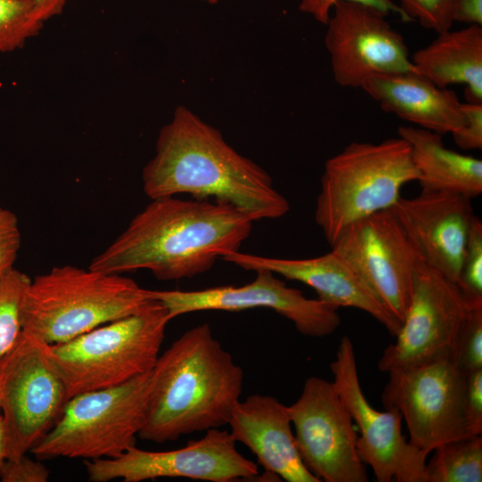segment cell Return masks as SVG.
<instances>
[{"mask_svg": "<svg viewBox=\"0 0 482 482\" xmlns=\"http://www.w3.org/2000/svg\"><path fill=\"white\" fill-rule=\"evenodd\" d=\"M465 124L452 135L455 144L464 150L482 148V104L462 103Z\"/></svg>", "mask_w": 482, "mask_h": 482, "instance_id": "cell-32", "label": "cell"}, {"mask_svg": "<svg viewBox=\"0 0 482 482\" xmlns=\"http://www.w3.org/2000/svg\"><path fill=\"white\" fill-rule=\"evenodd\" d=\"M21 248V231L17 216L0 206V273L12 268Z\"/></svg>", "mask_w": 482, "mask_h": 482, "instance_id": "cell-30", "label": "cell"}, {"mask_svg": "<svg viewBox=\"0 0 482 482\" xmlns=\"http://www.w3.org/2000/svg\"><path fill=\"white\" fill-rule=\"evenodd\" d=\"M6 461L5 433L2 414H0V471Z\"/></svg>", "mask_w": 482, "mask_h": 482, "instance_id": "cell-36", "label": "cell"}, {"mask_svg": "<svg viewBox=\"0 0 482 482\" xmlns=\"http://www.w3.org/2000/svg\"><path fill=\"white\" fill-rule=\"evenodd\" d=\"M49 470L39 460L34 461L26 455L19 460H6L1 471L3 482H46Z\"/></svg>", "mask_w": 482, "mask_h": 482, "instance_id": "cell-33", "label": "cell"}, {"mask_svg": "<svg viewBox=\"0 0 482 482\" xmlns=\"http://www.w3.org/2000/svg\"><path fill=\"white\" fill-rule=\"evenodd\" d=\"M228 425L268 473L288 482H320L300 457L288 407L275 397L254 394L240 400Z\"/></svg>", "mask_w": 482, "mask_h": 482, "instance_id": "cell-19", "label": "cell"}, {"mask_svg": "<svg viewBox=\"0 0 482 482\" xmlns=\"http://www.w3.org/2000/svg\"><path fill=\"white\" fill-rule=\"evenodd\" d=\"M205 1H207L211 4H216L218 2V0H205Z\"/></svg>", "mask_w": 482, "mask_h": 482, "instance_id": "cell-37", "label": "cell"}, {"mask_svg": "<svg viewBox=\"0 0 482 482\" xmlns=\"http://www.w3.org/2000/svg\"><path fill=\"white\" fill-rule=\"evenodd\" d=\"M342 1L354 2L375 8L387 15L390 12L396 13L404 21H410L401 8L391 0H301L299 10L310 14L318 22L327 25L330 12L334 6Z\"/></svg>", "mask_w": 482, "mask_h": 482, "instance_id": "cell-29", "label": "cell"}, {"mask_svg": "<svg viewBox=\"0 0 482 482\" xmlns=\"http://www.w3.org/2000/svg\"><path fill=\"white\" fill-rule=\"evenodd\" d=\"M68 401L49 345L21 332L0 361V408L6 460L25 456L52 428Z\"/></svg>", "mask_w": 482, "mask_h": 482, "instance_id": "cell-8", "label": "cell"}, {"mask_svg": "<svg viewBox=\"0 0 482 482\" xmlns=\"http://www.w3.org/2000/svg\"><path fill=\"white\" fill-rule=\"evenodd\" d=\"M255 272L256 278L241 287L220 286L195 291L148 289V293L152 299L162 303L171 320L201 311L268 308L290 320L306 337H324L337 330L341 322L337 309L318 298L305 297L270 270Z\"/></svg>", "mask_w": 482, "mask_h": 482, "instance_id": "cell-15", "label": "cell"}, {"mask_svg": "<svg viewBox=\"0 0 482 482\" xmlns=\"http://www.w3.org/2000/svg\"><path fill=\"white\" fill-rule=\"evenodd\" d=\"M152 301L148 289L121 274L57 266L31 279L22 332L48 345L62 343L137 313Z\"/></svg>", "mask_w": 482, "mask_h": 482, "instance_id": "cell-4", "label": "cell"}, {"mask_svg": "<svg viewBox=\"0 0 482 482\" xmlns=\"http://www.w3.org/2000/svg\"><path fill=\"white\" fill-rule=\"evenodd\" d=\"M39 18L46 20L60 14L69 0H31Z\"/></svg>", "mask_w": 482, "mask_h": 482, "instance_id": "cell-35", "label": "cell"}, {"mask_svg": "<svg viewBox=\"0 0 482 482\" xmlns=\"http://www.w3.org/2000/svg\"><path fill=\"white\" fill-rule=\"evenodd\" d=\"M453 21L482 26V0H454Z\"/></svg>", "mask_w": 482, "mask_h": 482, "instance_id": "cell-34", "label": "cell"}, {"mask_svg": "<svg viewBox=\"0 0 482 482\" xmlns=\"http://www.w3.org/2000/svg\"><path fill=\"white\" fill-rule=\"evenodd\" d=\"M152 387L151 370L115 386L74 395L30 453L39 461L119 457L136 445Z\"/></svg>", "mask_w": 482, "mask_h": 482, "instance_id": "cell-7", "label": "cell"}, {"mask_svg": "<svg viewBox=\"0 0 482 482\" xmlns=\"http://www.w3.org/2000/svg\"><path fill=\"white\" fill-rule=\"evenodd\" d=\"M253 221L230 204L165 196L138 212L88 268L123 274L148 270L160 280L193 278L239 251Z\"/></svg>", "mask_w": 482, "mask_h": 482, "instance_id": "cell-1", "label": "cell"}, {"mask_svg": "<svg viewBox=\"0 0 482 482\" xmlns=\"http://www.w3.org/2000/svg\"><path fill=\"white\" fill-rule=\"evenodd\" d=\"M418 177L410 145L401 137L353 142L325 162L315 222L331 245L348 225L391 209Z\"/></svg>", "mask_w": 482, "mask_h": 482, "instance_id": "cell-5", "label": "cell"}, {"mask_svg": "<svg viewBox=\"0 0 482 482\" xmlns=\"http://www.w3.org/2000/svg\"><path fill=\"white\" fill-rule=\"evenodd\" d=\"M375 8L342 1L327 23L325 46L335 81L361 87L378 73L415 71L403 36Z\"/></svg>", "mask_w": 482, "mask_h": 482, "instance_id": "cell-16", "label": "cell"}, {"mask_svg": "<svg viewBox=\"0 0 482 482\" xmlns=\"http://www.w3.org/2000/svg\"><path fill=\"white\" fill-rule=\"evenodd\" d=\"M229 431L211 428L197 440L170 451L152 452L130 447L116 458L86 460L92 482L120 478L141 482L162 478H186L211 482H230L258 475L255 462L237 449Z\"/></svg>", "mask_w": 482, "mask_h": 482, "instance_id": "cell-14", "label": "cell"}, {"mask_svg": "<svg viewBox=\"0 0 482 482\" xmlns=\"http://www.w3.org/2000/svg\"><path fill=\"white\" fill-rule=\"evenodd\" d=\"M220 258L245 270H267L302 282L314 289L319 300L337 310L349 307L367 312L394 337L401 328L402 323L384 308L353 267L331 250L307 259L264 257L239 251Z\"/></svg>", "mask_w": 482, "mask_h": 482, "instance_id": "cell-18", "label": "cell"}, {"mask_svg": "<svg viewBox=\"0 0 482 482\" xmlns=\"http://www.w3.org/2000/svg\"><path fill=\"white\" fill-rule=\"evenodd\" d=\"M170 320L167 308L153 299L137 313L71 340L49 345L68 400L79 394L120 385L151 371Z\"/></svg>", "mask_w": 482, "mask_h": 482, "instance_id": "cell-6", "label": "cell"}, {"mask_svg": "<svg viewBox=\"0 0 482 482\" xmlns=\"http://www.w3.org/2000/svg\"><path fill=\"white\" fill-rule=\"evenodd\" d=\"M43 23L31 0H0V52L22 46Z\"/></svg>", "mask_w": 482, "mask_h": 482, "instance_id": "cell-25", "label": "cell"}, {"mask_svg": "<svg viewBox=\"0 0 482 482\" xmlns=\"http://www.w3.org/2000/svg\"><path fill=\"white\" fill-rule=\"evenodd\" d=\"M330 246L402 323L421 258L391 209L348 225Z\"/></svg>", "mask_w": 482, "mask_h": 482, "instance_id": "cell-10", "label": "cell"}, {"mask_svg": "<svg viewBox=\"0 0 482 482\" xmlns=\"http://www.w3.org/2000/svg\"><path fill=\"white\" fill-rule=\"evenodd\" d=\"M421 260L457 283L473 217L471 199L452 192L400 197L391 208Z\"/></svg>", "mask_w": 482, "mask_h": 482, "instance_id": "cell-17", "label": "cell"}, {"mask_svg": "<svg viewBox=\"0 0 482 482\" xmlns=\"http://www.w3.org/2000/svg\"><path fill=\"white\" fill-rule=\"evenodd\" d=\"M398 135L411 147L418 180L424 192H452L473 199L482 193V161L447 148L441 134L400 126Z\"/></svg>", "mask_w": 482, "mask_h": 482, "instance_id": "cell-22", "label": "cell"}, {"mask_svg": "<svg viewBox=\"0 0 482 482\" xmlns=\"http://www.w3.org/2000/svg\"><path fill=\"white\" fill-rule=\"evenodd\" d=\"M427 461L428 482H481L482 435L445 442Z\"/></svg>", "mask_w": 482, "mask_h": 482, "instance_id": "cell-23", "label": "cell"}, {"mask_svg": "<svg viewBox=\"0 0 482 482\" xmlns=\"http://www.w3.org/2000/svg\"><path fill=\"white\" fill-rule=\"evenodd\" d=\"M287 407L298 453L312 474L326 482L368 481L353 420L332 382L308 378Z\"/></svg>", "mask_w": 482, "mask_h": 482, "instance_id": "cell-13", "label": "cell"}, {"mask_svg": "<svg viewBox=\"0 0 482 482\" xmlns=\"http://www.w3.org/2000/svg\"><path fill=\"white\" fill-rule=\"evenodd\" d=\"M138 436L157 444L228 425L240 401L244 371L209 323L197 325L159 355Z\"/></svg>", "mask_w": 482, "mask_h": 482, "instance_id": "cell-3", "label": "cell"}, {"mask_svg": "<svg viewBox=\"0 0 482 482\" xmlns=\"http://www.w3.org/2000/svg\"><path fill=\"white\" fill-rule=\"evenodd\" d=\"M463 408L470 435H482V369L466 374Z\"/></svg>", "mask_w": 482, "mask_h": 482, "instance_id": "cell-31", "label": "cell"}, {"mask_svg": "<svg viewBox=\"0 0 482 482\" xmlns=\"http://www.w3.org/2000/svg\"><path fill=\"white\" fill-rule=\"evenodd\" d=\"M451 361L465 375L482 369V302L470 303Z\"/></svg>", "mask_w": 482, "mask_h": 482, "instance_id": "cell-26", "label": "cell"}, {"mask_svg": "<svg viewBox=\"0 0 482 482\" xmlns=\"http://www.w3.org/2000/svg\"><path fill=\"white\" fill-rule=\"evenodd\" d=\"M388 375L382 403L400 412L411 445L428 454L445 442L471 436L463 408L466 375L452 361L394 370Z\"/></svg>", "mask_w": 482, "mask_h": 482, "instance_id": "cell-9", "label": "cell"}, {"mask_svg": "<svg viewBox=\"0 0 482 482\" xmlns=\"http://www.w3.org/2000/svg\"><path fill=\"white\" fill-rule=\"evenodd\" d=\"M380 107L419 128L439 134L460 129L466 122L456 93L439 87L415 71L378 73L362 85Z\"/></svg>", "mask_w": 482, "mask_h": 482, "instance_id": "cell-20", "label": "cell"}, {"mask_svg": "<svg viewBox=\"0 0 482 482\" xmlns=\"http://www.w3.org/2000/svg\"><path fill=\"white\" fill-rule=\"evenodd\" d=\"M457 286L469 303L482 302V222L470 223Z\"/></svg>", "mask_w": 482, "mask_h": 482, "instance_id": "cell-27", "label": "cell"}, {"mask_svg": "<svg viewBox=\"0 0 482 482\" xmlns=\"http://www.w3.org/2000/svg\"><path fill=\"white\" fill-rule=\"evenodd\" d=\"M393 1V0H391ZM410 21H418L426 28L442 33L451 29L454 0H396Z\"/></svg>", "mask_w": 482, "mask_h": 482, "instance_id": "cell-28", "label": "cell"}, {"mask_svg": "<svg viewBox=\"0 0 482 482\" xmlns=\"http://www.w3.org/2000/svg\"><path fill=\"white\" fill-rule=\"evenodd\" d=\"M31 278L12 268L0 273V361L22 332V307Z\"/></svg>", "mask_w": 482, "mask_h": 482, "instance_id": "cell-24", "label": "cell"}, {"mask_svg": "<svg viewBox=\"0 0 482 482\" xmlns=\"http://www.w3.org/2000/svg\"><path fill=\"white\" fill-rule=\"evenodd\" d=\"M470 303L456 283L420 260L409 307L395 342L378 368L388 373L441 360H450Z\"/></svg>", "mask_w": 482, "mask_h": 482, "instance_id": "cell-12", "label": "cell"}, {"mask_svg": "<svg viewBox=\"0 0 482 482\" xmlns=\"http://www.w3.org/2000/svg\"><path fill=\"white\" fill-rule=\"evenodd\" d=\"M411 60L416 72L436 86L465 84L468 103L482 104V26L438 33Z\"/></svg>", "mask_w": 482, "mask_h": 482, "instance_id": "cell-21", "label": "cell"}, {"mask_svg": "<svg viewBox=\"0 0 482 482\" xmlns=\"http://www.w3.org/2000/svg\"><path fill=\"white\" fill-rule=\"evenodd\" d=\"M333 385L355 422L360 436L357 452L371 467L378 482H428V453L407 441L403 418L394 408L376 410L367 400L358 375L353 345L343 337L330 363Z\"/></svg>", "mask_w": 482, "mask_h": 482, "instance_id": "cell-11", "label": "cell"}, {"mask_svg": "<svg viewBox=\"0 0 482 482\" xmlns=\"http://www.w3.org/2000/svg\"><path fill=\"white\" fill-rule=\"evenodd\" d=\"M142 181L151 199L187 194L193 199L230 204L253 222L281 218L290 209L261 166L182 105L162 128L155 155L143 169Z\"/></svg>", "mask_w": 482, "mask_h": 482, "instance_id": "cell-2", "label": "cell"}]
</instances>
